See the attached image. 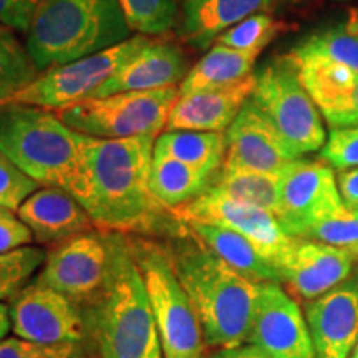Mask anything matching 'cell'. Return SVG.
<instances>
[{"label":"cell","instance_id":"cell-38","mask_svg":"<svg viewBox=\"0 0 358 358\" xmlns=\"http://www.w3.org/2000/svg\"><path fill=\"white\" fill-rule=\"evenodd\" d=\"M47 0H0V24L17 32H29L35 13Z\"/></svg>","mask_w":358,"mask_h":358},{"label":"cell","instance_id":"cell-37","mask_svg":"<svg viewBox=\"0 0 358 358\" xmlns=\"http://www.w3.org/2000/svg\"><path fill=\"white\" fill-rule=\"evenodd\" d=\"M34 243L32 231L19 217L17 211L0 208V254Z\"/></svg>","mask_w":358,"mask_h":358},{"label":"cell","instance_id":"cell-6","mask_svg":"<svg viewBox=\"0 0 358 358\" xmlns=\"http://www.w3.org/2000/svg\"><path fill=\"white\" fill-rule=\"evenodd\" d=\"M131 248L158 327L163 358H203V327L174 272L169 252L148 241H134Z\"/></svg>","mask_w":358,"mask_h":358},{"label":"cell","instance_id":"cell-22","mask_svg":"<svg viewBox=\"0 0 358 358\" xmlns=\"http://www.w3.org/2000/svg\"><path fill=\"white\" fill-rule=\"evenodd\" d=\"M294 64L303 88L330 128L358 127V71L322 62Z\"/></svg>","mask_w":358,"mask_h":358},{"label":"cell","instance_id":"cell-26","mask_svg":"<svg viewBox=\"0 0 358 358\" xmlns=\"http://www.w3.org/2000/svg\"><path fill=\"white\" fill-rule=\"evenodd\" d=\"M257 55L234 50L226 45L214 43L179 83V93L199 92L206 88L226 87L249 77L256 65Z\"/></svg>","mask_w":358,"mask_h":358},{"label":"cell","instance_id":"cell-9","mask_svg":"<svg viewBox=\"0 0 358 358\" xmlns=\"http://www.w3.org/2000/svg\"><path fill=\"white\" fill-rule=\"evenodd\" d=\"M146 35H133L108 50L88 55L70 64L42 71L37 80L22 90L7 105H32L45 110H60L92 98L113 75L150 43Z\"/></svg>","mask_w":358,"mask_h":358},{"label":"cell","instance_id":"cell-33","mask_svg":"<svg viewBox=\"0 0 358 358\" xmlns=\"http://www.w3.org/2000/svg\"><path fill=\"white\" fill-rule=\"evenodd\" d=\"M302 239L329 244L347 250L358 261V211H342L315 222L307 229Z\"/></svg>","mask_w":358,"mask_h":358},{"label":"cell","instance_id":"cell-31","mask_svg":"<svg viewBox=\"0 0 358 358\" xmlns=\"http://www.w3.org/2000/svg\"><path fill=\"white\" fill-rule=\"evenodd\" d=\"M47 252L42 248L24 245L0 254V302L15 299L43 266Z\"/></svg>","mask_w":358,"mask_h":358},{"label":"cell","instance_id":"cell-21","mask_svg":"<svg viewBox=\"0 0 358 358\" xmlns=\"http://www.w3.org/2000/svg\"><path fill=\"white\" fill-rule=\"evenodd\" d=\"M187 71V58L178 45L163 40H150V43L98 88L92 98L179 87Z\"/></svg>","mask_w":358,"mask_h":358},{"label":"cell","instance_id":"cell-15","mask_svg":"<svg viewBox=\"0 0 358 358\" xmlns=\"http://www.w3.org/2000/svg\"><path fill=\"white\" fill-rule=\"evenodd\" d=\"M347 250L315 241L295 239L292 248L277 264L280 284L302 301H315L347 280L353 272Z\"/></svg>","mask_w":358,"mask_h":358},{"label":"cell","instance_id":"cell-41","mask_svg":"<svg viewBox=\"0 0 358 358\" xmlns=\"http://www.w3.org/2000/svg\"><path fill=\"white\" fill-rule=\"evenodd\" d=\"M10 330H12V324H10L8 307L6 306V302H0V340L6 338Z\"/></svg>","mask_w":358,"mask_h":358},{"label":"cell","instance_id":"cell-10","mask_svg":"<svg viewBox=\"0 0 358 358\" xmlns=\"http://www.w3.org/2000/svg\"><path fill=\"white\" fill-rule=\"evenodd\" d=\"M110 262V232L93 229L53 245L35 280L64 294L87 312L105 289Z\"/></svg>","mask_w":358,"mask_h":358},{"label":"cell","instance_id":"cell-23","mask_svg":"<svg viewBox=\"0 0 358 358\" xmlns=\"http://www.w3.org/2000/svg\"><path fill=\"white\" fill-rule=\"evenodd\" d=\"M187 234L196 239L201 245L209 249L214 256L226 262L231 268L244 275L245 279L257 282H279V272L274 264L264 256L248 237L229 227L216 226L204 222H181Z\"/></svg>","mask_w":358,"mask_h":358},{"label":"cell","instance_id":"cell-35","mask_svg":"<svg viewBox=\"0 0 358 358\" xmlns=\"http://www.w3.org/2000/svg\"><path fill=\"white\" fill-rule=\"evenodd\" d=\"M38 185L0 151V208L17 211Z\"/></svg>","mask_w":358,"mask_h":358},{"label":"cell","instance_id":"cell-16","mask_svg":"<svg viewBox=\"0 0 358 358\" xmlns=\"http://www.w3.org/2000/svg\"><path fill=\"white\" fill-rule=\"evenodd\" d=\"M224 136L226 155L221 166L224 169L275 174L295 159L280 134L250 98Z\"/></svg>","mask_w":358,"mask_h":358},{"label":"cell","instance_id":"cell-40","mask_svg":"<svg viewBox=\"0 0 358 358\" xmlns=\"http://www.w3.org/2000/svg\"><path fill=\"white\" fill-rule=\"evenodd\" d=\"M203 358H271L266 355L262 350H259L254 345H237V347H226V348H217L216 352H213L211 355L203 357Z\"/></svg>","mask_w":358,"mask_h":358},{"label":"cell","instance_id":"cell-32","mask_svg":"<svg viewBox=\"0 0 358 358\" xmlns=\"http://www.w3.org/2000/svg\"><path fill=\"white\" fill-rule=\"evenodd\" d=\"M129 29L155 37L168 34L178 24V0H120Z\"/></svg>","mask_w":358,"mask_h":358},{"label":"cell","instance_id":"cell-11","mask_svg":"<svg viewBox=\"0 0 358 358\" xmlns=\"http://www.w3.org/2000/svg\"><path fill=\"white\" fill-rule=\"evenodd\" d=\"M345 209L334 169L324 159H294L279 173L275 217L289 236L302 239L322 219Z\"/></svg>","mask_w":358,"mask_h":358},{"label":"cell","instance_id":"cell-19","mask_svg":"<svg viewBox=\"0 0 358 358\" xmlns=\"http://www.w3.org/2000/svg\"><path fill=\"white\" fill-rule=\"evenodd\" d=\"M297 0H182L178 35L196 50H209L221 34L256 13H272Z\"/></svg>","mask_w":358,"mask_h":358},{"label":"cell","instance_id":"cell-42","mask_svg":"<svg viewBox=\"0 0 358 358\" xmlns=\"http://www.w3.org/2000/svg\"><path fill=\"white\" fill-rule=\"evenodd\" d=\"M350 358H358V342H357V345H355V348H353V352H352V355H350Z\"/></svg>","mask_w":358,"mask_h":358},{"label":"cell","instance_id":"cell-3","mask_svg":"<svg viewBox=\"0 0 358 358\" xmlns=\"http://www.w3.org/2000/svg\"><path fill=\"white\" fill-rule=\"evenodd\" d=\"M111 262L105 289L95 306L85 312L90 338L100 358H163L145 280L131 243L110 232Z\"/></svg>","mask_w":358,"mask_h":358},{"label":"cell","instance_id":"cell-30","mask_svg":"<svg viewBox=\"0 0 358 358\" xmlns=\"http://www.w3.org/2000/svg\"><path fill=\"white\" fill-rule=\"evenodd\" d=\"M287 29L289 25L272 13H256L219 35L216 43L259 57L268 43Z\"/></svg>","mask_w":358,"mask_h":358},{"label":"cell","instance_id":"cell-20","mask_svg":"<svg viewBox=\"0 0 358 358\" xmlns=\"http://www.w3.org/2000/svg\"><path fill=\"white\" fill-rule=\"evenodd\" d=\"M17 214L38 244L57 245L95 229V222L83 206L62 187H42L32 192Z\"/></svg>","mask_w":358,"mask_h":358},{"label":"cell","instance_id":"cell-28","mask_svg":"<svg viewBox=\"0 0 358 358\" xmlns=\"http://www.w3.org/2000/svg\"><path fill=\"white\" fill-rule=\"evenodd\" d=\"M206 191L237 203L257 206L275 216L279 199V173L221 168L214 174Z\"/></svg>","mask_w":358,"mask_h":358},{"label":"cell","instance_id":"cell-27","mask_svg":"<svg viewBox=\"0 0 358 358\" xmlns=\"http://www.w3.org/2000/svg\"><path fill=\"white\" fill-rule=\"evenodd\" d=\"M213 176L181 161L153 155L150 185L158 203L171 213L203 194Z\"/></svg>","mask_w":358,"mask_h":358},{"label":"cell","instance_id":"cell-18","mask_svg":"<svg viewBox=\"0 0 358 358\" xmlns=\"http://www.w3.org/2000/svg\"><path fill=\"white\" fill-rule=\"evenodd\" d=\"M257 75L250 73L239 82L226 87L206 88L179 95L169 113L166 129L226 133L245 101L252 96Z\"/></svg>","mask_w":358,"mask_h":358},{"label":"cell","instance_id":"cell-8","mask_svg":"<svg viewBox=\"0 0 358 358\" xmlns=\"http://www.w3.org/2000/svg\"><path fill=\"white\" fill-rule=\"evenodd\" d=\"M179 87L151 92H123L115 95L87 98L55 110L58 118L73 131L101 140L145 136L166 129Z\"/></svg>","mask_w":358,"mask_h":358},{"label":"cell","instance_id":"cell-4","mask_svg":"<svg viewBox=\"0 0 358 358\" xmlns=\"http://www.w3.org/2000/svg\"><path fill=\"white\" fill-rule=\"evenodd\" d=\"M133 37L120 0H47L27 32L40 71L95 55Z\"/></svg>","mask_w":358,"mask_h":358},{"label":"cell","instance_id":"cell-1","mask_svg":"<svg viewBox=\"0 0 358 358\" xmlns=\"http://www.w3.org/2000/svg\"><path fill=\"white\" fill-rule=\"evenodd\" d=\"M156 136L101 140L85 134L82 166L71 194L108 232H151L169 224L150 185ZM173 217V216H171Z\"/></svg>","mask_w":358,"mask_h":358},{"label":"cell","instance_id":"cell-24","mask_svg":"<svg viewBox=\"0 0 358 358\" xmlns=\"http://www.w3.org/2000/svg\"><path fill=\"white\" fill-rule=\"evenodd\" d=\"M289 57L294 62H322L358 71V10H350L345 20L308 35Z\"/></svg>","mask_w":358,"mask_h":358},{"label":"cell","instance_id":"cell-13","mask_svg":"<svg viewBox=\"0 0 358 358\" xmlns=\"http://www.w3.org/2000/svg\"><path fill=\"white\" fill-rule=\"evenodd\" d=\"M171 213L179 222L216 224L239 232L252 241L275 268L297 239L289 236L274 214L266 209L221 198L209 191Z\"/></svg>","mask_w":358,"mask_h":358},{"label":"cell","instance_id":"cell-36","mask_svg":"<svg viewBox=\"0 0 358 358\" xmlns=\"http://www.w3.org/2000/svg\"><path fill=\"white\" fill-rule=\"evenodd\" d=\"M320 158L338 171L358 168V127L332 128Z\"/></svg>","mask_w":358,"mask_h":358},{"label":"cell","instance_id":"cell-29","mask_svg":"<svg viewBox=\"0 0 358 358\" xmlns=\"http://www.w3.org/2000/svg\"><path fill=\"white\" fill-rule=\"evenodd\" d=\"M42 73L12 29L0 24V106L29 87Z\"/></svg>","mask_w":358,"mask_h":358},{"label":"cell","instance_id":"cell-39","mask_svg":"<svg viewBox=\"0 0 358 358\" xmlns=\"http://www.w3.org/2000/svg\"><path fill=\"white\" fill-rule=\"evenodd\" d=\"M337 185L345 208L350 211H358V168L340 171Z\"/></svg>","mask_w":358,"mask_h":358},{"label":"cell","instance_id":"cell-7","mask_svg":"<svg viewBox=\"0 0 358 358\" xmlns=\"http://www.w3.org/2000/svg\"><path fill=\"white\" fill-rule=\"evenodd\" d=\"M250 100L266 115L295 159L324 148L327 140L322 115L303 88L289 53L268 60L257 73Z\"/></svg>","mask_w":358,"mask_h":358},{"label":"cell","instance_id":"cell-5","mask_svg":"<svg viewBox=\"0 0 358 358\" xmlns=\"http://www.w3.org/2000/svg\"><path fill=\"white\" fill-rule=\"evenodd\" d=\"M83 141L85 134L66 127L55 111L15 103L0 106V151L38 186L71 194Z\"/></svg>","mask_w":358,"mask_h":358},{"label":"cell","instance_id":"cell-17","mask_svg":"<svg viewBox=\"0 0 358 358\" xmlns=\"http://www.w3.org/2000/svg\"><path fill=\"white\" fill-rule=\"evenodd\" d=\"M306 320L315 358H350L358 342V275L308 302Z\"/></svg>","mask_w":358,"mask_h":358},{"label":"cell","instance_id":"cell-14","mask_svg":"<svg viewBox=\"0 0 358 358\" xmlns=\"http://www.w3.org/2000/svg\"><path fill=\"white\" fill-rule=\"evenodd\" d=\"M248 342L271 358H315L301 306L279 282L259 284Z\"/></svg>","mask_w":358,"mask_h":358},{"label":"cell","instance_id":"cell-25","mask_svg":"<svg viewBox=\"0 0 358 358\" xmlns=\"http://www.w3.org/2000/svg\"><path fill=\"white\" fill-rule=\"evenodd\" d=\"M155 156L181 161L209 174H216L224 163L226 136L216 131L174 129L156 136Z\"/></svg>","mask_w":358,"mask_h":358},{"label":"cell","instance_id":"cell-12","mask_svg":"<svg viewBox=\"0 0 358 358\" xmlns=\"http://www.w3.org/2000/svg\"><path fill=\"white\" fill-rule=\"evenodd\" d=\"M15 337L38 343H87L88 320L64 294L32 280L8 306Z\"/></svg>","mask_w":358,"mask_h":358},{"label":"cell","instance_id":"cell-2","mask_svg":"<svg viewBox=\"0 0 358 358\" xmlns=\"http://www.w3.org/2000/svg\"><path fill=\"white\" fill-rule=\"evenodd\" d=\"M174 272L203 327L208 347L226 348L248 342L259 284L245 279L186 232L168 249Z\"/></svg>","mask_w":358,"mask_h":358},{"label":"cell","instance_id":"cell-34","mask_svg":"<svg viewBox=\"0 0 358 358\" xmlns=\"http://www.w3.org/2000/svg\"><path fill=\"white\" fill-rule=\"evenodd\" d=\"M0 358H87V343H38L13 335L0 340Z\"/></svg>","mask_w":358,"mask_h":358}]
</instances>
